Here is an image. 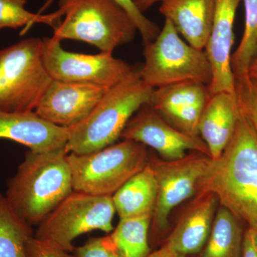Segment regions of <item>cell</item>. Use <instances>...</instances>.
Here are the masks:
<instances>
[{
    "label": "cell",
    "mask_w": 257,
    "mask_h": 257,
    "mask_svg": "<svg viewBox=\"0 0 257 257\" xmlns=\"http://www.w3.org/2000/svg\"><path fill=\"white\" fill-rule=\"evenodd\" d=\"M235 83L240 110L249 121L257 138V80L247 77Z\"/></svg>",
    "instance_id": "484cf974"
},
{
    "label": "cell",
    "mask_w": 257,
    "mask_h": 257,
    "mask_svg": "<svg viewBox=\"0 0 257 257\" xmlns=\"http://www.w3.org/2000/svg\"><path fill=\"white\" fill-rule=\"evenodd\" d=\"M120 139L143 144L165 160H179L191 152L210 157L200 137L179 131L149 104L142 106L128 120Z\"/></svg>",
    "instance_id": "8fae6325"
},
{
    "label": "cell",
    "mask_w": 257,
    "mask_h": 257,
    "mask_svg": "<svg viewBox=\"0 0 257 257\" xmlns=\"http://www.w3.org/2000/svg\"><path fill=\"white\" fill-rule=\"evenodd\" d=\"M248 78L257 80V55L248 67Z\"/></svg>",
    "instance_id": "1f68e13d"
},
{
    "label": "cell",
    "mask_w": 257,
    "mask_h": 257,
    "mask_svg": "<svg viewBox=\"0 0 257 257\" xmlns=\"http://www.w3.org/2000/svg\"><path fill=\"white\" fill-rule=\"evenodd\" d=\"M75 257H124L111 234L89 238L82 246L74 248Z\"/></svg>",
    "instance_id": "4316f807"
},
{
    "label": "cell",
    "mask_w": 257,
    "mask_h": 257,
    "mask_svg": "<svg viewBox=\"0 0 257 257\" xmlns=\"http://www.w3.org/2000/svg\"><path fill=\"white\" fill-rule=\"evenodd\" d=\"M134 4L140 12L144 13L150 9L154 5L156 4L158 0H133Z\"/></svg>",
    "instance_id": "4dcf8cb0"
},
{
    "label": "cell",
    "mask_w": 257,
    "mask_h": 257,
    "mask_svg": "<svg viewBox=\"0 0 257 257\" xmlns=\"http://www.w3.org/2000/svg\"><path fill=\"white\" fill-rule=\"evenodd\" d=\"M245 25L242 38L231 55V69L236 81L247 78L248 67L257 55V0H243Z\"/></svg>",
    "instance_id": "603a6c76"
},
{
    "label": "cell",
    "mask_w": 257,
    "mask_h": 257,
    "mask_svg": "<svg viewBox=\"0 0 257 257\" xmlns=\"http://www.w3.org/2000/svg\"><path fill=\"white\" fill-rule=\"evenodd\" d=\"M157 197V184L148 164L131 177L112 195L115 211L119 219L153 215Z\"/></svg>",
    "instance_id": "d6986e66"
},
{
    "label": "cell",
    "mask_w": 257,
    "mask_h": 257,
    "mask_svg": "<svg viewBox=\"0 0 257 257\" xmlns=\"http://www.w3.org/2000/svg\"><path fill=\"white\" fill-rule=\"evenodd\" d=\"M52 78L44 61V42L28 38L0 50V110L35 111Z\"/></svg>",
    "instance_id": "8992f818"
},
{
    "label": "cell",
    "mask_w": 257,
    "mask_h": 257,
    "mask_svg": "<svg viewBox=\"0 0 257 257\" xmlns=\"http://www.w3.org/2000/svg\"><path fill=\"white\" fill-rule=\"evenodd\" d=\"M55 1L56 0H45V3L39 11V14L42 15ZM114 1L124 8L125 11L133 20L134 23L138 28L139 33L143 39V44L151 42L156 38L160 33L161 29L156 23L147 18L144 13L138 10V8L134 4L133 0H114Z\"/></svg>",
    "instance_id": "d4e9b609"
},
{
    "label": "cell",
    "mask_w": 257,
    "mask_h": 257,
    "mask_svg": "<svg viewBox=\"0 0 257 257\" xmlns=\"http://www.w3.org/2000/svg\"><path fill=\"white\" fill-rule=\"evenodd\" d=\"M241 221L219 205L205 244L191 257H241L244 232Z\"/></svg>",
    "instance_id": "ffe728a7"
},
{
    "label": "cell",
    "mask_w": 257,
    "mask_h": 257,
    "mask_svg": "<svg viewBox=\"0 0 257 257\" xmlns=\"http://www.w3.org/2000/svg\"><path fill=\"white\" fill-rule=\"evenodd\" d=\"M35 236L31 225L0 194V257H28L27 245Z\"/></svg>",
    "instance_id": "44dd1931"
},
{
    "label": "cell",
    "mask_w": 257,
    "mask_h": 257,
    "mask_svg": "<svg viewBox=\"0 0 257 257\" xmlns=\"http://www.w3.org/2000/svg\"><path fill=\"white\" fill-rule=\"evenodd\" d=\"M64 19L54 29L53 37L77 40L113 54L130 43L138 31L122 7L114 0H59Z\"/></svg>",
    "instance_id": "277c9868"
},
{
    "label": "cell",
    "mask_w": 257,
    "mask_h": 257,
    "mask_svg": "<svg viewBox=\"0 0 257 257\" xmlns=\"http://www.w3.org/2000/svg\"><path fill=\"white\" fill-rule=\"evenodd\" d=\"M107 90L91 84L52 79L34 111L57 126L72 127L87 117Z\"/></svg>",
    "instance_id": "7c38bea8"
},
{
    "label": "cell",
    "mask_w": 257,
    "mask_h": 257,
    "mask_svg": "<svg viewBox=\"0 0 257 257\" xmlns=\"http://www.w3.org/2000/svg\"><path fill=\"white\" fill-rule=\"evenodd\" d=\"M160 12L192 46L204 50L210 34L216 0H158Z\"/></svg>",
    "instance_id": "ac0fdd59"
},
{
    "label": "cell",
    "mask_w": 257,
    "mask_h": 257,
    "mask_svg": "<svg viewBox=\"0 0 257 257\" xmlns=\"http://www.w3.org/2000/svg\"><path fill=\"white\" fill-rule=\"evenodd\" d=\"M115 213L112 197L73 191L37 226L35 236L72 253L74 241L81 235L113 231Z\"/></svg>",
    "instance_id": "ba28073f"
},
{
    "label": "cell",
    "mask_w": 257,
    "mask_h": 257,
    "mask_svg": "<svg viewBox=\"0 0 257 257\" xmlns=\"http://www.w3.org/2000/svg\"><path fill=\"white\" fill-rule=\"evenodd\" d=\"M152 215L119 219L111 236L124 257H149L152 253L150 230Z\"/></svg>",
    "instance_id": "7402d4cb"
},
{
    "label": "cell",
    "mask_w": 257,
    "mask_h": 257,
    "mask_svg": "<svg viewBox=\"0 0 257 257\" xmlns=\"http://www.w3.org/2000/svg\"><path fill=\"white\" fill-rule=\"evenodd\" d=\"M240 116L236 93L219 92L209 96L199 121V134L211 160L219 157L231 141Z\"/></svg>",
    "instance_id": "e0dca14e"
},
{
    "label": "cell",
    "mask_w": 257,
    "mask_h": 257,
    "mask_svg": "<svg viewBox=\"0 0 257 257\" xmlns=\"http://www.w3.org/2000/svg\"><path fill=\"white\" fill-rule=\"evenodd\" d=\"M69 128L42 119L35 111L0 110V139L25 145L32 152H45L65 148Z\"/></svg>",
    "instance_id": "2e32d148"
},
{
    "label": "cell",
    "mask_w": 257,
    "mask_h": 257,
    "mask_svg": "<svg viewBox=\"0 0 257 257\" xmlns=\"http://www.w3.org/2000/svg\"><path fill=\"white\" fill-rule=\"evenodd\" d=\"M44 42V61L52 79L91 84L110 89L124 80L136 67L113 54L74 53L64 50L61 41L52 37Z\"/></svg>",
    "instance_id": "30bf717a"
},
{
    "label": "cell",
    "mask_w": 257,
    "mask_h": 257,
    "mask_svg": "<svg viewBox=\"0 0 257 257\" xmlns=\"http://www.w3.org/2000/svg\"><path fill=\"white\" fill-rule=\"evenodd\" d=\"M137 68L124 80L106 91L100 101L80 123L69 128L68 153L83 155L116 143L128 121L149 104L153 88L145 84Z\"/></svg>",
    "instance_id": "3957f363"
},
{
    "label": "cell",
    "mask_w": 257,
    "mask_h": 257,
    "mask_svg": "<svg viewBox=\"0 0 257 257\" xmlns=\"http://www.w3.org/2000/svg\"><path fill=\"white\" fill-rule=\"evenodd\" d=\"M70 253L35 236L27 245L28 257H75Z\"/></svg>",
    "instance_id": "83f0119b"
},
{
    "label": "cell",
    "mask_w": 257,
    "mask_h": 257,
    "mask_svg": "<svg viewBox=\"0 0 257 257\" xmlns=\"http://www.w3.org/2000/svg\"><path fill=\"white\" fill-rule=\"evenodd\" d=\"M241 0H216L215 13L205 51L212 72L208 86L209 94L236 93L231 69V49L234 42V23Z\"/></svg>",
    "instance_id": "5bb4252c"
},
{
    "label": "cell",
    "mask_w": 257,
    "mask_h": 257,
    "mask_svg": "<svg viewBox=\"0 0 257 257\" xmlns=\"http://www.w3.org/2000/svg\"><path fill=\"white\" fill-rule=\"evenodd\" d=\"M219 206L215 194L198 193L184 209L165 243L179 257L197 254L209 237Z\"/></svg>",
    "instance_id": "9a60e30c"
},
{
    "label": "cell",
    "mask_w": 257,
    "mask_h": 257,
    "mask_svg": "<svg viewBox=\"0 0 257 257\" xmlns=\"http://www.w3.org/2000/svg\"><path fill=\"white\" fill-rule=\"evenodd\" d=\"M27 0H0V30L25 28V32L32 25L43 23L54 29L61 23L63 12L59 9L52 14L32 13L25 8Z\"/></svg>",
    "instance_id": "cb8c5ba5"
},
{
    "label": "cell",
    "mask_w": 257,
    "mask_h": 257,
    "mask_svg": "<svg viewBox=\"0 0 257 257\" xmlns=\"http://www.w3.org/2000/svg\"><path fill=\"white\" fill-rule=\"evenodd\" d=\"M143 55L140 76L153 89L187 81L209 86L212 79L205 51L187 43L169 20L155 40L144 44Z\"/></svg>",
    "instance_id": "52a82bcc"
},
{
    "label": "cell",
    "mask_w": 257,
    "mask_h": 257,
    "mask_svg": "<svg viewBox=\"0 0 257 257\" xmlns=\"http://www.w3.org/2000/svg\"><path fill=\"white\" fill-rule=\"evenodd\" d=\"M149 257H179L175 253V251L172 249L165 243L160 248L155 250V251H152Z\"/></svg>",
    "instance_id": "f546056e"
},
{
    "label": "cell",
    "mask_w": 257,
    "mask_h": 257,
    "mask_svg": "<svg viewBox=\"0 0 257 257\" xmlns=\"http://www.w3.org/2000/svg\"><path fill=\"white\" fill-rule=\"evenodd\" d=\"M150 152L143 144L122 140L91 153H69L74 191L112 197L148 165Z\"/></svg>",
    "instance_id": "5b68a950"
},
{
    "label": "cell",
    "mask_w": 257,
    "mask_h": 257,
    "mask_svg": "<svg viewBox=\"0 0 257 257\" xmlns=\"http://www.w3.org/2000/svg\"><path fill=\"white\" fill-rule=\"evenodd\" d=\"M65 148L29 150L16 174L8 182L7 199L31 226H38L73 192L72 172Z\"/></svg>",
    "instance_id": "7a4b0ae2"
},
{
    "label": "cell",
    "mask_w": 257,
    "mask_h": 257,
    "mask_svg": "<svg viewBox=\"0 0 257 257\" xmlns=\"http://www.w3.org/2000/svg\"><path fill=\"white\" fill-rule=\"evenodd\" d=\"M209 96L208 85L187 81L155 88L149 104L179 131L199 136V121Z\"/></svg>",
    "instance_id": "4fadbf2b"
},
{
    "label": "cell",
    "mask_w": 257,
    "mask_h": 257,
    "mask_svg": "<svg viewBox=\"0 0 257 257\" xmlns=\"http://www.w3.org/2000/svg\"><path fill=\"white\" fill-rule=\"evenodd\" d=\"M211 157L191 152L183 158L165 160L150 152L149 164L157 184V197L150 234L152 239L167 231L171 213L199 192V184Z\"/></svg>",
    "instance_id": "9c48e42d"
},
{
    "label": "cell",
    "mask_w": 257,
    "mask_h": 257,
    "mask_svg": "<svg viewBox=\"0 0 257 257\" xmlns=\"http://www.w3.org/2000/svg\"><path fill=\"white\" fill-rule=\"evenodd\" d=\"M241 257H257V229L248 226L243 232Z\"/></svg>",
    "instance_id": "f1b7e54d"
},
{
    "label": "cell",
    "mask_w": 257,
    "mask_h": 257,
    "mask_svg": "<svg viewBox=\"0 0 257 257\" xmlns=\"http://www.w3.org/2000/svg\"><path fill=\"white\" fill-rule=\"evenodd\" d=\"M200 192L215 194L219 205L257 229V138L242 113L231 141L209 161Z\"/></svg>",
    "instance_id": "6da1fadb"
}]
</instances>
